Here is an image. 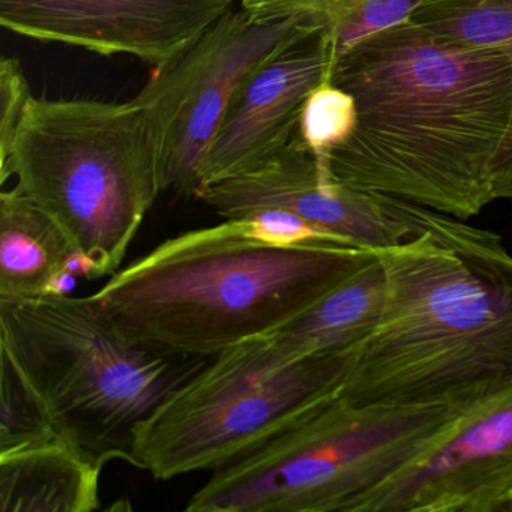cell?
I'll list each match as a JSON object with an SVG mask.
<instances>
[{"mask_svg": "<svg viewBox=\"0 0 512 512\" xmlns=\"http://www.w3.org/2000/svg\"><path fill=\"white\" fill-rule=\"evenodd\" d=\"M329 83L358 109L352 136L317 158L332 181L461 220L496 200L494 161L512 121L502 52L406 20L338 58Z\"/></svg>", "mask_w": 512, "mask_h": 512, "instance_id": "cell-1", "label": "cell"}, {"mask_svg": "<svg viewBox=\"0 0 512 512\" xmlns=\"http://www.w3.org/2000/svg\"><path fill=\"white\" fill-rule=\"evenodd\" d=\"M416 232L376 250L385 302L340 394L422 404L487 394L512 380V254L491 230L407 202Z\"/></svg>", "mask_w": 512, "mask_h": 512, "instance_id": "cell-2", "label": "cell"}, {"mask_svg": "<svg viewBox=\"0 0 512 512\" xmlns=\"http://www.w3.org/2000/svg\"><path fill=\"white\" fill-rule=\"evenodd\" d=\"M373 254L334 242L271 244L233 218L167 239L92 298L134 337L212 358L277 331Z\"/></svg>", "mask_w": 512, "mask_h": 512, "instance_id": "cell-3", "label": "cell"}, {"mask_svg": "<svg viewBox=\"0 0 512 512\" xmlns=\"http://www.w3.org/2000/svg\"><path fill=\"white\" fill-rule=\"evenodd\" d=\"M0 353L53 430L98 463L136 467L140 428L209 358L134 337L92 295L0 299Z\"/></svg>", "mask_w": 512, "mask_h": 512, "instance_id": "cell-4", "label": "cell"}, {"mask_svg": "<svg viewBox=\"0 0 512 512\" xmlns=\"http://www.w3.org/2000/svg\"><path fill=\"white\" fill-rule=\"evenodd\" d=\"M16 187L64 230L89 280L116 274L161 188L160 148L136 98L29 101L0 184Z\"/></svg>", "mask_w": 512, "mask_h": 512, "instance_id": "cell-5", "label": "cell"}, {"mask_svg": "<svg viewBox=\"0 0 512 512\" xmlns=\"http://www.w3.org/2000/svg\"><path fill=\"white\" fill-rule=\"evenodd\" d=\"M482 395L358 404L340 394L262 448L214 470L185 509L355 512L368 493L421 454Z\"/></svg>", "mask_w": 512, "mask_h": 512, "instance_id": "cell-6", "label": "cell"}, {"mask_svg": "<svg viewBox=\"0 0 512 512\" xmlns=\"http://www.w3.org/2000/svg\"><path fill=\"white\" fill-rule=\"evenodd\" d=\"M353 355L286 361L262 337L223 350L140 428L136 467L167 481L229 466L338 397Z\"/></svg>", "mask_w": 512, "mask_h": 512, "instance_id": "cell-7", "label": "cell"}, {"mask_svg": "<svg viewBox=\"0 0 512 512\" xmlns=\"http://www.w3.org/2000/svg\"><path fill=\"white\" fill-rule=\"evenodd\" d=\"M308 29L299 20L259 22L232 8L178 55L154 68L136 100L157 133L163 191L199 197L202 169L245 77Z\"/></svg>", "mask_w": 512, "mask_h": 512, "instance_id": "cell-8", "label": "cell"}, {"mask_svg": "<svg viewBox=\"0 0 512 512\" xmlns=\"http://www.w3.org/2000/svg\"><path fill=\"white\" fill-rule=\"evenodd\" d=\"M355 512H512V380L473 401Z\"/></svg>", "mask_w": 512, "mask_h": 512, "instance_id": "cell-9", "label": "cell"}, {"mask_svg": "<svg viewBox=\"0 0 512 512\" xmlns=\"http://www.w3.org/2000/svg\"><path fill=\"white\" fill-rule=\"evenodd\" d=\"M199 200L224 220L290 212L340 244L370 250L400 244L416 232L406 200L332 181L299 131L262 169L211 185Z\"/></svg>", "mask_w": 512, "mask_h": 512, "instance_id": "cell-10", "label": "cell"}, {"mask_svg": "<svg viewBox=\"0 0 512 512\" xmlns=\"http://www.w3.org/2000/svg\"><path fill=\"white\" fill-rule=\"evenodd\" d=\"M233 0H0V26L41 43L166 64Z\"/></svg>", "mask_w": 512, "mask_h": 512, "instance_id": "cell-11", "label": "cell"}, {"mask_svg": "<svg viewBox=\"0 0 512 512\" xmlns=\"http://www.w3.org/2000/svg\"><path fill=\"white\" fill-rule=\"evenodd\" d=\"M332 67L328 35L305 31L251 71L206 155L202 191L256 172L283 152L298 134L308 97L329 82Z\"/></svg>", "mask_w": 512, "mask_h": 512, "instance_id": "cell-12", "label": "cell"}, {"mask_svg": "<svg viewBox=\"0 0 512 512\" xmlns=\"http://www.w3.org/2000/svg\"><path fill=\"white\" fill-rule=\"evenodd\" d=\"M103 464L61 434L0 452V511L100 509Z\"/></svg>", "mask_w": 512, "mask_h": 512, "instance_id": "cell-13", "label": "cell"}, {"mask_svg": "<svg viewBox=\"0 0 512 512\" xmlns=\"http://www.w3.org/2000/svg\"><path fill=\"white\" fill-rule=\"evenodd\" d=\"M385 286V271L374 250L367 262L308 310L262 338L272 352L286 361L356 352L379 322Z\"/></svg>", "mask_w": 512, "mask_h": 512, "instance_id": "cell-14", "label": "cell"}, {"mask_svg": "<svg viewBox=\"0 0 512 512\" xmlns=\"http://www.w3.org/2000/svg\"><path fill=\"white\" fill-rule=\"evenodd\" d=\"M74 253L61 226L19 188L0 194V299L49 295Z\"/></svg>", "mask_w": 512, "mask_h": 512, "instance_id": "cell-15", "label": "cell"}, {"mask_svg": "<svg viewBox=\"0 0 512 512\" xmlns=\"http://www.w3.org/2000/svg\"><path fill=\"white\" fill-rule=\"evenodd\" d=\"M424 0H241L259 22L295 19L323 31L331 41L334 64L352 47L377 32L410 19Z\"/></svg>", "mask_w": 512, "mask_h": 512, "instance_id": "cell-16", "label": "cell"}, {"mask_svg": "<svg viewBox=\"0 0 512 512\" xmlns=\"http://www.w3.org/2000/svg\"><path fill=\"white\" fill-rule=\"evenodd\" d=\"M410 22L455 43L502 52L512 67V0H424ZM496 200H512V121L493 167Z\"/></svg>", "mask_w": 512, "mask_h": 512, "instance_id": "cell-17", "label": "cell"}, {"mask_svg": "<svg viewBox=\"0 0 512 512\" xmlns=\"http://www.w3.org/2000/svg\"><path fill=\"white\" fill-rule=\"evenodd\" d=\"M0 367V452L56 433L43 404L4 353Z\"/></svg>", "mask_w": 512, "mask_h": 512, "instance_id": "cell-18", "label": "cell"}, {"mask_svg": "<svg viewBox=\"0 0 512 512\" xmlns=\"http://www.w3.org/2000/svg\"><path fill=\"white\" fill-rule=\"evenodd\" d=\"M358 121L356 101L332 83L314 89L302 110L299 136L319 160L352 136Z\"/></svg>", "mask_w": 512, "mask_h": 512, "instance_id": "cell-19", "label": "cell"}, {"mask_svg": "<svg viewBox=\"0 0 512 512\" xmlns=\"http://www.w3.org/2000/svg\"><path fill=\"white\" fill-rule=\"evenodd\" d=\"M32 100L31 88L22 64L16 58L0 61V166L7 163L26 107Z\"/></svg>", "mask_w": 512, "mask_h": 512, "instance_id": "cell-20", "label": "cell"}, {"mask_svg": "<svg viewBox=\"0 0 512 512\" xmlns=\"http://www.w3.org/2000/svg\"><path fill=\"white\" fill-rule=\"evenodd\" d=\"M247 232L260 241L278 245L310 244V242H340L329 238L298 215L283 211H259L242 217Z\"/></svg>", "mask_w": 512, "mask_h": 512, "instance_id": "cell-21", "label": "cell"}]
</instances>
